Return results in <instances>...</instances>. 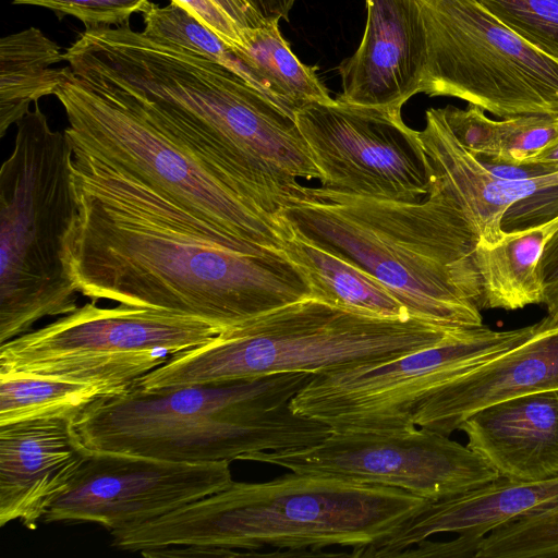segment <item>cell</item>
<instances>
[{
	"label": "cell",
	"instance_id": "13",
	"mask_svg": "<svg viewBox=\"0 0 558 558\" xmlns=\"http://www.w3.org/2000/svg\"><path fill=\"white\" fill-rule=\"evenodd\" d=\"M320 187L357 196L417 202L432 186L418 131L401 110L342 102H311L294 114Z\"/></svg>",
	"mask_w": 558,
	"mask_h": 558
},
{
	"label": "cell",
	"instance_id": "23",
	"mask_svg": "<svg viewBox=\"0 0 558 558\" xmlns=\"http://www.w3.org/2000/svg\"><path fill=\"white\" fill-rule=\"evenodd\" d=\"M278 23L242 28L243 44L232 48L254 74L258 89L292 118L307 104L332 102L317 68L295 57Z\"/></svg>",
	"mask_w": 558,
	"mask_h": 558
},
{
	"label": "cell",
	"instance_id": "21",
	"mask_svg": "<svg viewBox=\"0 0 558 558\" xmlns=\"http://www.w3.org/2000/svg\"><path fill=\"white\" fill-rule=\"evenodd\" d=\"M60 47L35 27L0 39V136L20 121L32 104L54 95L65 77L66 68L52 65L64 61Z\"/></svg>",
	"mask_w": 558,
	"mask_h": 558
},
{
	"label": "cell",
	"instance_id": "35",
	"mask_svg": "<svg viewBox=\"0 0 558 558\" xmlns=\"http://www.w3.org/2000/svg\"><path fill=\"white\" fill-rule=\"evenodd\" d=\"M525 162L558 166V138L534 158Z\"/></svg>",
	"mask_w": 558,
	"mask_h": 558
},
{
	"label": "cell",
	"instance_id": "14",
	"mask_svg": "<svg viewBox=\"0 0 558 558\" xmlns=\"http://www.w3.org/2000/svg\"><path fill=\"white\" fill-rule=\"evenodd\" d=\"M232 482L228 461L174 462L92 450L41 521L88 522L113 532L161 517Z\"/></svg>",
	"mask_w": 558,
	"mask_h": 558
},
{
	"label": "cell",
	"instance_id": "19",
	"mask_svg": "<svg viewBox=\"0 0 558 558\" xmlns=\"http://www.w3.org/2000/svg\"><path fill=\"white\" fill-rule=\"evenodd\" d=\"M558 501V477L521 482L499 476L477 488L427 504L379 542L353 557H398L440 533L484 538L496 527Z\"/></svg>",
	"mask_w": 558,
	"mask_h": 558
},
{
	"label": "cell",
	"instance_id": "27",
	"mask_svg": "<svg viewBox=\"0 0 558 558\" xmlns=\"http://www.w3.org/2000/svg\"><path fill=\"white\" fill-rule=\"evenodd\" d=\"M504 25L558 64V0H477Z\"/></svg>",
	"mask_w": 558,
	"mask_h": 558
},
{
	"label": "cell",
	"instance_id": "3",
	"mask_svg": "<svg viewBox=\"0 0 558 558\" xmlns=\"http://www.w3.org/2000/svg\"><path fill=\"white\" fill-rule=\"evenodd\" d=\"M428 500L407 490L291 472L263 483L232 482L150 521L111 532L112 545L145 557L351 555L388 536ZM350 555V556H351Z\"/></svg>",
	"mask_w": 558,
	"mask_h": 558
},
{
	"label": "cell",
	"instance_id": "12",
	"mask_svg": "<svg viewBox=\"0 0 558 558\" xmlns=\"http://www.w3.org/2000/svg\"><path fill=\"white\" fill-rule=\"evenodd\" d=\"M240 460L396 487L428 501L462 494L499 477L468 445L420 426L401 432L330 430L311 446L255 452Z\"/></svg>",
	"mask_w": 558,
	"mask_h": 558
},
{
	"label": "cell",
	"instance_id": "10",
	"mask_svg": "<svg viewBox=\"0 0 558 558\" xmlns=\"http://www.w3.org/2000/svg\"><path fill=\"white\" fill-rule=\"evenodd\" d=\"M539 327L462 329L439 343L389 360L314 375L291 399L290 409L330 430L401 432L447 383L522 343Z\"/></svg>",
	"mask_w": 558,
	"mask_h": 558
},
{
	"label": "cell",
	"instance_id": "17",
	"mask_svg": "<svg viewBox=\"0 0 558 558\" xmlns=\"http://www.w3.org/2000/svg\"><path fill=\"white\" fill-rule=\"evenodd\" d=\"M551 389H558V326L544 318L529 339L438 389L418 408L414 424L449 436L483 407Z\"/></svg>",
	"mask_w": 558,
	"mask_h": 558
},
{
	"label": "cell",
	"instance_id": "24",
	"mask_svg": "<svg viewBox=\"0 0 558 558\" xmlns=\"http://www.w3.org/2000/svg\"><path fill=\"white\" fill-rule=\"evenodd\" d=\"M116 395L108 389L77 381L31 374H0V425L39 418L70 417L96 399Z\"/></svg>",
	"mask_w": 558,
	"mask_h": 558
},
{
	"label": "cell",
	"instance_id": "6",
	"mask_svg": "<svg viewBox=\"0 0 558 558\" xmlns=\"http://www.w3.org/2000/svg\"><path fill=\"white\" fill-rule=\"evenodd\" d=\"M0 168V344L78 307L68 245L80 208L73 147L38 104Z\"/></svg>",
	"mask_w": 558,
	"mask_h": 558
},
{
	"label": "cell",
	"instance_id": "18",
	"mask_svg": "<svg viewBox=\"0 0 558 558\" xmlns=\"http://www.w3.org/2000/svg\"><path fill=\"white\" fill-rule=\"evenodd\" d=\"M459 430L499 476L521 482L558 477V389L490 403L470 414Z\"/></svg>",
	"mask_w": 558,
	"mask_h": 558
},
{
	"label": "cell",
	"instance_id": "8",
	"mask_svg": "<svg viewBox=\"0 0 558 558\" xmlns=\"http://www.w3.org/2000/svg\"><path fill=\"white\" fill-rule=\"evenodd\" d=\"M54 96L74 149L132 175L187 211L251 244L282 250L290 230L248 204L185 146L68 66Z\"/></svg>",
	"mask_w": 558,
	"mask_h": 558
},
{
	"label": "cell",
	"instance_id": "28",
	"mask_svg": "<svg viewBox=\"0 0 558 558\" xmlns=\"http://www.w3.org/2000/svg\"><path fill=\"white\" fill-rule=\"evenodd\" d=\"M497 161L525 162L558 138V116L522 114L497 121ZM490 160V159H489Z\"/></svg>",
	"mask_w": 558,
	"mask_h": 558
},
{
	"label": "cell",
	"instance_id": "22",
	"mask_svg": "<svg viewBox=\"0 0 558 558\" xmlns=\"http://www.w3.org/2000/svg\"><path fill=\"white\" fill-rule=\"evenodd\" d=\"M548 222L505 232L494 246L477 243L476 264L482 281L481 306L519 310L544 300L538 264Z\"/></svg>",
	"mask_w": 558,
	"mask_h": 558
},
{
	"label": "cell",
	"instance_id": "7",
	"mask_svg": "<svg viewBox=\"0 0 558 558\" xmlns=\"http://www.w3.org/2000/svg\"><path fill=\"white\" fill-rule=\"evenodd\" d=\"M456 331L414 317L369 316L310 298L172 354L136 386L154 390L286 373L317 375L389 360L439 343Z\"/></svg>",
	"mask_w": 558,
	"mask_h": 558
},
{
	"label": "cell",
	"instance_id": "31",
	"mask_svg": "<svg viewBox=\"0 0 558 558\" xmlns=\"http://www.w3.org/2000/svg\"><path fill=\"white\" fill-rule=\"evenodd\" d=\"M548 232L538 264L544 300L545 317L549 326H558V216L548 221Z\"/></svg>",
	"mask_w": 558,
	"mask_h": 558
},
{
	"label": "cell",
	"instance_id": "32",
	"mask_svg": "<svg viewBox=\"0 0 558 558\" xmlns=\"http://www.w3.org/2000/svg\"><path fill=\"white\" fill-rule=\"evenodd\" d=\"M171 2L190 12L231 48L240 47L243 44L242 28L211 0H171Z\"/></svg>",
	"mask_w": 558,
	"mask_h": 558
},
{
	"label": "cell",
	"instance_id": "30",
	"mask_svg": "<svg viewBox=\"0 0 558 558\" xmlns=\"http://www.w3.org/2000/svg\"><path fill=\"white\" fill-rule=\"evenodd\" d=\"M446 120L461 145L478 158L494 160L498 155L497 120L485 114V110L469 105L466 109L447 106Z\"/></svg>",
	"mask_w": 558,
	"mask_h": 558
},
{
	"label": "cell",
	"instance_id": "34",
	"mask_svg": "<svg viewBox=\"0 0 558 558\" xmlns=\"http://www.w3.org/2000/svg\"><path fill=\"white\" fill-rule=\"evenodd\" d=\"M266 23L288 20L295 0H247Z\"/></svg>",
	"mask_w": 558,
	"mask_h": 558
},
{
	"label": "cell",
	"instance_id": "33",
	"mask_svg": "<svg viewBox=\"0 0 558 558\" xmlns=\"http://www.w3.org/2000/svg\"><path fill=\"white\" fill-rule=\"evenodd\" d=\"M484 538H472L457 535L449 542L423 541L401 553L398 557H451V558H477L481 544Z\"/></svg>",
	"mask_w": 558,
	"mask_h": 558
},
{
	"label": "cell",
	"instance_id": "1",
	"mask_svg": "<svg viewBox=\"0 0 558 558\" xmlns=\"http://www.w3.org/2000/svg\"><path fill=\"white\" fill-rule=\"evenodd\" d=\"M80 215L68 252L83 296L198 318L222 330L313 298L282 250L219 229L73 148Z\"/></svg>",
	"mask_w": 558,
	"mask_h": 558
},
{
	"label": "cell",
	"instance_id": "4",
	"mask_svg": "<svg viewBox=\"0 0 558 558\" xmlns=\"http://www.w3.org/2000/svg\"><path fill=\"white\" fill-rule=\"evenodd\" d=\"M278 218L378 279L412 317L451 330L483 326L478 239L436 185L417 202L302 186Z\"/></svg>",
	"mask_w": 558,
	"mask_h": 558
},
{
	"label": "cell",
	"instance_id": "11",
	"mask_svg": "<svg viewBox=\"0 0 558 558\" xmlns=\"http://www.w3.org/2000/svg\"><path fill=\"white\" fill-rule=\"evenodd\" d=\"M426 32L422 93L468 101L500 118L558 116V64L477 0H418Z\"/></svg>",
	"mask_w": 558,
	"mask_h": 558
},
{
	"label": "cell",
	"instance_id": "29",
	"mask_svg": "<svg viewBox=\"0 0 558 558\" xmlns=\"http://www.w3.org/2000/svg\"><path fill=\"white\" fill-rule=\"evenodd\" d=\"M14 4L43 7L58 14L72 15L86 28L109 25H129L134 13L146 12L153 2L150 0H13Z\"/></svg>",
	"mask_w": 558,
	"mask_h": 558
},
{
	"label": "cell",
	"instance_id": "20",
	"mask_svg": "<svg viewBox=\"0 0 558 558\" xmlns=\"http://www.w3.org/2000/svg\"><path fill=\"white\" fill-rule=\"evenodd\" d=\"M282 251L306 272L313 299L369 316L412 317L390 289L354 264L292 233Z\"/></svg>",
	"mask_w": 558,
	"mask_h": 558
},
{
	"label": "cell",
	"instance_id": "16",
	"mask_svg": "<svg viewBox=\"0 0 558 558\" xmlns=\"http://www.w3.org/2000/svg\"><path fill=\"white\" fill-rule=\"evenodd\" d=\"M90 452L70 417L0 425V526L36 530Z\"/></svg>",
	"mask_w": 558,
	"mask_h": 558
},
{
	"label": "cell",
	"instance_id": "9",
	"mask_svg": "<svg viewBox=\"0 0 558 558\" xmlns=\"http://www.w3.org/2000/svg\"><path fill=\"white\" fill-rule=\"evenodd\" d=\"M221 328L171 312L86 302L0 344V374L22 373L123 392L172 354L202 345Z\"/></svg>",
	"mask_w": 558,
	"mask_h": 558
},
{
	"label": "cell",
	"instance_id": "25",
	"mask_svg": "<svg viewBox=\"0 0 558 558\" xmlns=\"http://www.w3.org/2000/svg\"><path fill=\"white\" fill-rule=\"evenodd\" d=\"M143 20L144 33L221 64L258 89L254 74L234 53V50L177 3L170 2L166 7L151 3L150 8L143 13Z\"/></svg>",
	"mask_w": 558,
	"mask_h": 558
},
{
	"label": "cell",
	"instance_id": "2",
	"mask_svg": "<svg viewBox=\"0 0 558 558\" xmlns=\"http://www.w3.org/2000/svg\"><path fill=\"white\" fill-rule=\"evenodd\" d=\"M65 58L84 84L142 114L279 221L298 179H322L294 118L221 64L129 25L87 28Z\"/></svg>",
	"mask_w": 558,
	"mask_h": 558
},
{
	"label": "cell",
	"instance_id": "5",
	"mask_svg": "<svg viewBox=\"0 0 558 558\" xmlns=\"http://www.w3.org/2000/svg\"><path fill=\"white\" fill-rule=\"evenodd\" d=\"M313 376L286 373L154 390L135 385L96 399L74 423L92 450L174 462H231L255 452L311 446L330 433L289 407Z\"/></svg>",
	"mask_w": 558,
	"mask_h": 558
},
{
	"label": "cell",
	"instance_id": "26",
	"mask_svg": "<svg viewBox=\"0 0 558 558\" xmlns=\"http://www.w3.org/2000/svg\"><path fill=\"white\" fill-rule=\"evenodd\" d=\"M477 558H558V501L493 530Z\"/></svg>",
	"mask_w": 558,
	"mask_h": 558
},
{
	"label": "cell",
	"instance_id": "15",
	"mask_svg": "<svg viewBox=\"0 0 558 558\" xmlns=\"http://www.w3.org/2000/svg\"><path fill=\"white\" fill-rule=\"evenodd\" d=\"M366 24L355 52L337 70V100L401 110L422 93L427 64L426 32L418 0H365Z\"/></svg>",
	"mask_w": 558,
	"mask_h": 558
}]
</instances>
